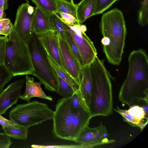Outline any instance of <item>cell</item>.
Segmentation results:
<instances>
[{
    "mask_svg": "<svg viewBox=\"0 0 148 148\" xmlns=\"http://www.w3.org/2000/svg\"><path fill=\"white\" fill-rule=\"evenodd\" d=\"M99 27L103 37L101 42L107 59L110 64L118 65L121 61L127 33L122 12L114 8L104 13Z\"/></svg>",
    "mask_w": 148,
    "mask_h": 148,
    "instance_id": "1",
    "label": "cell"
},
{
    "mask_svg": "<svg viewBox=\"0 0 148 148\" xmlns=\"http://www.w3.org/2000/svg\"><path fill=\"white\" fill-rule=\"evenodd\" d=\"M127 77L120 90L118 98L123 105L135 98L148 99V58L142 49L135 50L128 59Z\"/></svg>",
    "mask_w": 148,
    "mask_h": 148,
    "instance_id": "2",
    "label": "cell"
},
{
    "mask_svg": "<svg viewBox=\"0 0 148 148\" xmlns=\"http://www.w3.org/2000/svg\"><path fill=\"white\" fill-rule=\"evenodd\" d=\"M92 89L88 108L93 117L107 116L113 112V97L110 75L103 60L97 57L90 65Z\"/></svg>",
    "mask_w": 148,
    "mask_h": 148,
    "instance_id": "3",
    "label": "cell"
},
{
    "mask_svg": "<svg viewBox=\"0 0 148 148\" xmlns=\"http://www.w3.org/2000/svg\"><path fill=\"white\" fill-rule=\"evenodd\" d=\"M5 36L6 40L3 65L13 77L32 75L34 70L28 45L19 38L13 26L10 33Z\"/></svg>",
    "mask_w": 148,
    "mask_h": 148,
    "instance_id": "4",
    "label": "cell"
},
{
    "mask_svg": "<svg viewBox=\"0 0 148 148\" xmlns=\"http://www.w3.org/2000/svg\"><path fill=\"white\" fill-rule=\"evenodd\" d=\"M28 47L34 70L32 75L39 80L45 88L57 93L58 87L57 74L49 62L47 51L34 32Z\"/></svg>",
    "mask_w": 148,
    "mask_h": 148,
    "instance_id": "5",
    "label": "cell"
},
{
    "mask_svg": "<svg viewBox=\"0 0 148 148\" xmlns=\"http://www.w3.org/2000/svg\"><path fill=\"white\" fill-rule=\"evenodd\" d=\"M53 115L47 104L36 101L18 104L9 113L10 120L28 129L52 119Z\"/></svg>",
    "mask_w": 148,
    "mask_h": 148,
    "instance_id": "6",
    "label": "cell"
},
{
    "mask_svg": "<svg viewBox=\"0 0 148 148\" xmlns=\"http://www.w3.org/2000/svg\"><path fill=\"white\" fill-rule=\"evenodd\" d=\"M71 97L58 100L52 119V133L55 137L69 141L72 126L79 109L73 107Z\"/></svg>",
    "mask_w": 148,
    "mask_h": 148,
    "instance_id": "7",
    "label": "cell"
},
{
    "mask_svg": "<svg viewBox=\"0 0 148 148\" xmlns=\"http://www.w3.org/2000/svg\"><path fill=\"white\" fill-rule=\"evenodd\" d=\"M64 23L66 29L71 34L79 49L84 66L91 65L97 56V53L93 42L85 33L86 26L70 25Z\"/></svg>",
    "mask_w": 148,
    "mask_h": 148,
    "instance_id": "8",
    "label": "cell"
},
{
    "mask_svg": "<svg viewBox=\"0 0 148 148\" xmlns=\"http://www.w3.org/2000/svg\"><path fill=\"white\" fill-rule=\"evenodd\" d=\"M35 8L30 5L28 1L20 5L13 26L19 38L27 45L34 33L32 18Z\"/></svg>",
    "mask_w": 148,
    "mask_h": 148,
    "instance_id": "9",
    "label": "cell"
},
{
    "mask_svg": "<svg viewBox=\"0 0 148 148\" xmlns=\"http://www.w3.org/2000/svg\"><path fill=\"white\" fill-rule=\"evenodd\" d=\"M109 135L106 127L101 122L97 127H86L74 142L84 145L85 147H92L115 142L113 139H109Z\"/></svg>",
    "mask_w": 148,
    "mask_h": 148,
    "instance_id": "10",
    "label": "cell"
},
{
    "mask_svg": "<svg viewBox=\"0 0 148 148\" xmlns=\"http://www.w3.org/2000/svg\"><path fill=\"white\" fill-rule=\"evenodd\" d=\"M60 54L63 68L77 82L79 87L82 67L65 40L59 36Z\"/></svg>",
    "mask_w": 148,
    "mask_h": 148,
    "instance_id": "11",
    "label": "cell"
},
{
    "mask_svg": "<svg viewBox=\"0 0 148 148\" xmlns=\"http://www.w3.org/2000/svg\"><path fill=\"white\" fill-rule=\"evenodd\" d=\"M25 82L23 79L16 80L0 93V115L5 113L8 109L17 103Z\"/></svg>",
    "mask_w": 148,
    "mask_h": 148,
    "instance_id": "12",
    "label": "cell"
},
{
    "mask_svg": "<svg viewBox=\"0 0 148 148\" xmlns=\"http://www.w3.org/2000/svg\"><path fill=\"white\" fill-rule=\"evenodd\" d=\"M36 34L47 54L63 68L60 54L59 36L57 32L50 31Z\"/></svg>",
    "mask_w": 148,
    "mask_h": 148,
    "instance_id": "13",
    "label": "cell"
},
{
    "mask_svg": "<svg viewBox=\"0 0 148 148\" xmlns=\"http://www.w3.org/2000/svg\"><path fill=\"white\" fill-rule=\"evenodd\" d=\"M51 14L35 7L32 18V25L36 34L54 30L50 20Z\"/></svg>",
    "mask_w": 148,
    "mask_h": 148,
    "instance_id": "14",
    "label": "cell"
},
{
    "mask_svg": "<svg viewBox=\"0 0 148 148\" xmlns=\"http://www.w3.org/2000/svg\"><path fill=\"white\" fill-rule=\"evenodd\" d=\"M26 86L25 91L23 94L21 95L19 98L30 102L31 99L34 97H37L45 99L50 101L53 99L51 97L47 95L41 88L42 83L40 81L35 82L34 79L27 75L25 77Z\"/></svg>",
    "mask_w": 148,
    "mask_h": 148,
    "instance_id": "15",
    "label": "cell"
},
{
    "mask_svg": "<svg viewBox=\"0 0 148 148\" xmlns=\"http://www.w3.org/2000/svg\"><path fill=\"white\" fill-rule=\"evenodd\" d=\"M127 110V123L134 127H139L142 131L147 125L148 122V115L146 114L143 108L134 105L130 106Z\"/></svg>",
    "mask_w": 148,
    "mask_h": 148,
    "instance_id": "16",
    "label": "cell"
},
{
    "mask_svg": "<svg viewBox=\"0 0 148 148\" xmlns=\"http://www.w3.org/2000/svg\"><path fill=\"white\" fill-rule=\"evenodd\" d=\"M93 117L89 110L80 108L72 126L70 141H74Z\"/></svg>",
    "mask_w": 148,
    "mask_h": 148,
    "instance_id": "17",
    "label": "cell"
},
{
    "mask_svg": "<svg viewBox=\"0 0 148 148\" xmlns=\"http://www.w3.org/2000/svg\"><path fill=\"white\" fill-rule=\"evenodd\" d=\"M92 89L90 65L84 66L82 67V78L79 90L82 98L88 108Z\"/></svg>",
    "mask_w": 148,
    "mask_h": 148,
    "instance_id": "18",
    "label": "cell"
},
{
    "mask_svg": "<svg viewBox=\"0 0 148 148\" xmlns=\"http://www.w3.org/2000/svg\"><path fill=\"white\" fill-rule=\"evenodd\" d=\"M95 0H82L76 4V15L80 24L93 16Z\"/></svg>",
    "mask_w": 148,
    "mask_h": 148,
    "instance_id": "19",
    "label": "cell"
},
{
    "mask_svg": "<svg viewBox=\"0 0 148 148\" xmlns=\"http://www.w3.org/2000/svg\"><path fill=\"white\" fill-rule=\"evenodd\" d=\"M47 54L49 62L57 75L72 87L75 93L79 91V86L75 80L65 70L60 67L47 53Z\"/></svg>",
    "mask_w": 148,
    "mask_h": 148,
    "instance_id": "20",
    "label": "cell"
},
{
    "mask_svg": "<svg viewBox=\"0 0 148 148\" xmlns=\"http://www.w3.org/2000/svg\"><path fill=\"white\" fill-rule=\"evenodd\" d=\"M2 129L10 137L23 140L27 138L28 129L20 125L15 127H2Z\"/></svg>",
    "mask_w": 148,
    "mask_h": 148,
    "instance_id": "21",
    "label": "cell"
},
{
    "mask_svg": "<svg viewBox=\"0 0 148 148\" xmlns=\"http://www.w3.org/2000/svg\"><path fill=\"white\" fill-rule=\"evenodd\" d=\"M56 8V13L63 12L70 14L77 20L76 15V4L71 3L62 0H55Z\"/></svg>",
    "mask_w": 148,
    "mask_h": 148,
    "instance_id": "22",
    "label": "cell"
},
{
    "mask_svg": "<svg viewBox=\"0 0 148 148\" xmlns=\"http://www.w3.org/2000/svg\"><path fill=\"white\" fill-rule=\"evenodd\" d=\"M50 20L54 30L57 32L60 37L65 40V34L66 30L64 23L60 17L56 13L53 12L51 15Z\"/></svg>",
    "mask_w": 148,
    "mask_h": 148,
    "instance_id": "23",
    "label": "cell"
},
{
    "mask_svg": "<svg viewBox=\"0 0 148 148\" xmlns=\"http://www.w3.org/2000/svg\"><path fill=\"white\" fill-rule=\"evenodd\" d=\"M31 0L35 4L36 7L45 12L51 14L53 12H56L55 0Z\"/></svg>",
    "mask_w": 148,
    "mask_h": 148,
    "instance_id": "24",
    "label": "cell"
},
{
    "mask_svg": "<svg viewBox=\"0 0 148 148\" xmlns=\"http://www.w3.org/2000/svg\"><path fill=\"white\" fill-rule=\"evenodd\" d=\"M57 75L58 87L57 93L63 97L67 98L71 96L75 93L72 87L65 81Z\"/></svg>",
    "mask_w": 148,
    "mask_h": 148,
    "instance_id": "25",
    "label": "cell"
},
{
    "mask_svg": "<svg viewBox=\"0 0 148 148\" xmlns=\"http://www.w3.org/2000/svg\"><path fill=\"white\" fill-rule=\"evenodd\" d=\"M66 30L65 34V40L79 63L83 67L84 66V65L79 49L71 34Z\"/></svg>",
    "mask_w": 148,
    "mask_h": 148,
    "instance_id": "26",
    "label": "cell"
},
{
    "mask_svg": "<svg viewBox=\"0 0 148 148\" xmlns=\"http://www.w3.org/2000/svg\"><path fill=\"white\" fill-rule=\"evenodd\" d=\"M118 0H95L93 15L102 13Z\"/></svg>",
    "mask_w": 148,
    "mask_h": 148,
    "instance_id": "27",
    "label": "cell"
},
{
    "mask_svg": "<svg viewBox=\"0 0 148 148\" xmlns=\"http://www.w3.org/2000/svg\"><path fill=\"white\" fill-rule=\"evenodd\" d=\"M13 77L12 74L3 64H0V93L3 90L4 86Z\"/></svg>",
    "mask_w": 148,
    "mask_h": 148,
    "instance_id": "28",
    "label": "cell"
},
{
    "mask_svg": "<svg viewBox=\"0 0 148 148\" xmlns=\"http://www.w3.org/2000/svg\"><path fill=\"white\" fill-rule=\"evenodd\" d=\"M138 21L142 26L148 23V0H144L138 13Z\"/></svg>",
    "mask_w": 148,
    "mask_h": 148,
    "instance_id": "29",
    "label": "cell"
},
{
    "mask_svg": "<svg viewBox=\"0 0 148 148\" xmlns=\"http://www.w3.org/2000/svg\"><path fill=\"white\" fill-rule=\"evenodd\" d=\"M71 102L73 106L75 108H83L89 110L82 98L79 90L74 93L71 96Z\"/></svg>",
    "mask_w": 148,
    "mask_h": 148,
    "instance_id": "30",
    "label": "cell"
},
{
    "mask_svg": "<svg viewBox=\"0 0 148 148\" xmlns=\"http://www.w3.org/2000/svg\"><path fill=\"white\" fill-rule=\"evenodd\" d=\"M12 23L10 19L5 18L0 20V35L8 36L11 32L13 27Z\"/></svg>",
    "mask_w": 148,
    "mask_h": 148,
    "instance_id": "31",
    "label": "cell"
},
{
    "mask_svg": "<svg viewBox=\"0 0 148 148\" xmlns=\"http://www.w3.org/2000/svg\"><path fill=\"white\" fill-rule=\"evenodd\" d=\"M59 14L62 21L68 25H75L81 24L73 16L70 14L62 12Z\"/></svg>",
    "mask_w": 148,
    "mask_h": 148,
    "instance_id": "32",
    "label": "cell"
},
{
    "mask_svg": "<svg viewBox=\"0 0 148 148\" xmlns=\"http://www.w3.org/2000/svg\"><path fill=\"white\" fill-rule=\"evenodd\" d=\"M12 143L10 137L5 133H0V148H9Z\"/></svg>",
    "mask_w": 148,
    "mask_h": 148,
    "instance_id": "33",
    "label": "cell"
},
{
    "mask_svg": "<svg viewBox=\"0 0 148 148\" xmlns=\"http://www.w3.org/2000/svg\"><path fill=\"white\" fill-rule=\"evenodd\" d=\"M6 40V36H0V64H2L5 55Z\"/></svg>",
    "mask_w": 148,
    "mask_h": 148,
    "instance_id": "34",
    "label": "cell"
},
{
    "mask_svg": "<svg viewBox=\"0 0 148 148\" xmlns=\"http://www.w3.org/2000/svg\"><path fill=\"white\" fill-rule=\"evenodd\" d=\"M31 147L33 148H76V147H85V146L82 145H32Z\"/></svg>",
    "mask_w": 148,
    "mask_h": 148,
    "instance_id": "35",
    "label": "cell"
},
{
    "mask_svg": "<svg viewBox=\"0 0 148 148\" xmlns=\"http://www.w3.org/2000/svg\"><path fill=\"white\" fill-rule=\"evenodd\" d=\"M0 124L2 127H15L18 125L11 120H8L0 115Z\"/></svg>",
    "mask_w": 148,
    "mask_h": 148,
    "instance_id": "36",
    "label": "cell"
},
{
    "mask_svg": "<svg viewBox=\"0 0 148 148\" xmlns=\"http://www.w3.org/2000/svg\"><path fill=\"white\" fill-rule=\"evenodd\" d=\"M8 0H0V9L3 8L4 10H7L8 8Z\"/></svg>",
    "mask_w": 148,
    "mask_h": 148,
    "instance_id": "37",
    "label": "cell"
},
{
    "mask_svg": "<svg viewBox=\"0 0 148 148\" xmlns=\"http://www.w3.org/2000/svg\"><path fill=\"white\" fill-rule=\"evenodd\" d=\"M3 8L0 9V20L5 18L6 15Z\"/></svg>",
    "mask_w": 148,
    "mask_h": 148,
    "instance_id": "38",
    "label": "cell"
},
{
    "mask_svg": "<svg viewBox=\"0 0 148 148\" xmlns=\"http://www.w3.org/2000/svg\"><path fill=\"white\" fill-rule=\"evenodd\" d=\"M63 1H64L66 2H67L72 3V4H74L73 1V0H62Z\"/></svg>",
    "mask_w": 148,
    "mask_h": 148,
    "instance_id": "39",
    "label": "cell"
},
{
    "mask_svg": "<svg viewBox=\"0 0 148 148\" xmlns=\"http://www.w3.org/2000/svg\"><path fill=\"white\" fill-rule=\"evenodd\" d=\"M24 0L26 1H28V0Z\"/></svg>",
    "mask_w": 148,
    "mask_h": 148,
    "instance_id": "40",
    "label": "cell"
}]
</instances>
